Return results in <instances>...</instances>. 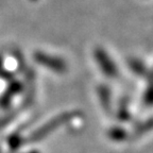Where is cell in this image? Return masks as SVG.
Returning <instances> with one entry per match:
<instances>
[{"label": "cell", "mask_w": 153, "mask_h": 153, "mask_svg": "<svg viewBox=\"0 0 153 153\" xmlns=\"http://www.w3.org/2000/svg\"><path fill=\"white\" fill-rule=\"evenodd\" d=\"M74 115V114H72V113H64V114L59 115V116L54 117L52 120L46 122V123L44 124V126H42L39 129H37L35 132H33V133L31 134L29 140L38 141V140H41V139L45 138L47 135H49L50 133L54 132L59 127L65 124L67 121H69L70 118H71Z\"/></svg>", "instance_id": "1"}, {"label": "cell", "mask_w": 153, "mask_h": 153, "mask_svg": "<svg viewBox=\"0 0 153 153\" xmlns=\"http://www.w3.org/2000/svg\"><path fill=\"white\" fill-rule=\"evenodd\" d=\"M35 61L38 64L48 67L49 69L56 72H64L66 70V64L62 60H59L56 57L50 56L45 53H35L34 54Z\"/></svg>", "instance_id": "2"}, {"label": "cell", "mask_w": 153, "mask_h": 153, "mask_svg": "<svg viewBox=\"0 0 153 153\" xmlns=\"http://www.w3.org/2000/svg\"><path fill=\"white\" fill-rule=\"evenodd\" d=\"M96 59H97V63L100 66L101 70L104 72L108 78H115L118 74L116 65L114 64L112 60H110V57L103 50H98L96 52Z\"/></svg>", "instance_id": "3"}, {"label": "cell", "mask_w": 153, "mask_h": 153, "mask_svg": "<svg viewBox=\"0 0 153 153\" xmlns=\"http://www.w3.org/2000/svg\"><path fill=\"white\" fill-rule=\"evenodd\" d=\"M31 153H36V152H31Z\"/></svg>", "instance_id": "4"}]
</instances>
